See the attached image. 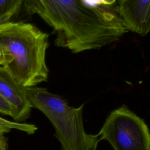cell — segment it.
<instances>
[{"instance_id":"4","label":"cell","mask_w":150,"mask_h":150,"mask_svg":"<svg viewBox=\"0 0 150 150\" xmlns=\"http://www.w3.org/2000/svg\"><path fill=\"white\" fill-rule=\"evenodd\" d=\"M97 135L114 150H150L147 125L125 105L110 112Z\"/></svg>"},{"instance_id":"9","label":"cell","mask_w":150,"mask_h":150,"mask_svg":"<svg viewBox=\"0 0 150 150\" xmlns=\"http://www.w3.org/2000/svg\"><path fill=\"white\" fill-rule=\"evenodd\" d=\"M11 130L9 128L0 127V150H8L7 138L4 134L9 132Z\"/></svg>"},{"instance_id":"6","label":"cell","mask_w":150,"mask_h":150,"mask_svg":"<svg viewBox=\"0 0 150 150\" xmlns=\"http://www.w3.org/2000/svg\"><path fill=\"white\" fill-rule=\"evenodd\" d=\"M116 8L129 31L141 36L150 33V0H126Z\"/></svg>"},{"instance_id":"12","label":"cell","mask_w":150,"mask_h":150,"mask_svg":"<svg viewBox=\"0 0 150 150\" xmlns=\"http://www.w3.org/2000/svg\"><path fill=\"white\" fill-rule=\"evenodd\" d=\"M125 1H126V0H118V3H121V2H122Z\"/></svg>"},{"instance_id":"5","label":"cell","mask_w":150,"mask_h":150,"mask_svg":"<svg viewBox=\"0 0 150 150\" xmlns=\"http://www.w3.org/2000/svg\"><path fill=\"white\" fill-rule=\"evenodd\" d=\"M0 95L11 105L12 117L17 122H23L30 115L32 106L26 88L19 84L3 67H0Z\"/></svg>"},{"instance_id":"7","label":"cell","mask_w":150,"mask_h":150,"mask_svg":"<svg viewBox=\"0 0 150 150\" xmlns=\"http://www.w3.org/2000/svg\"><path fill=\"white\" fill-rule=\"evenodd\" d=\"M23 0H0V24L10 21L16 15Z\"/></svg>"},{"instance_id":"10","label":"cell","mask_w":150,"mask_h":150,"mask_svg":"<svg viewBox=\"0 0 150 150\" xmlns=\"http://www.w3.org/2000/svg\"><path fill=\"white\" fill-rule=\"evenodd\" d=\"M10 62V59L7 55H6L2 47L0 46V67H5L8 64H9Z\"/></svg>"},{"instance_id":"8","label":"cell","mask_w":150,"mask_h":150,"mask_svg":"<svg viewBox=\"0 0 150 150\" xmlns=\"http://www.w3.org/2000/svg\"><path fill=\"white\" fill-rule=\"evenodd\" d=\"M0 112L9 115L12 117V108L11 105L0 95Z\"/></svg>"},{"instance_id":"3","label":"cell","mask_w":150,"mask_h":150,"mask_svg":"<svg viewBox=\"0 0 150 150\" xmlns=\"http://www.w3.org/2000/svg\"><path fill=\"white\" fill-rule=\"evenodd\" d=\"M26 93L32 107L42 112L53 124L63 150L97 149L99 137L87 134L84 128V104L77 108L71 107L61 96L46 88L29 87Z\"/></svg>"},{"instance_id":"1","label":"cell","mask_w":150,"mask_h":150,"mask_svg":"<svg viewBox=\"0 0 150 150\" xmlns=\"http://www.w3.org/2000/svg\"><path fill=\"white\" fill-rule=\"evenodd\" d=\"M28 13L37 15L53 28L55 45L73 53L99 49L129 30L111 6H90L83 0H23Z\"/></svg>"},{"instance_id":"11","label":"cell","mask_w":150,"mask_h":150,"mask_svg":"<svg viewBox=\"0 0 150 150\" xmlns=\"http://www.w3.org/2000/svg\"><path fill=\"white\" fill-rule=\"evenodd\" d=\"M103 5L111 6L117 0H100Z\"/></svg>"},{"instance_id":"2","label":"cell","mask_w":150,"mask_h":150,"mask_svg":"<svg viewBox=\"0 0 150 150\" xmlns=\"http://www.w3.org/2000/svg\"><path fill=\"white\" fill-rule=\"evenodd\" d=\"M0 46L11 60L4 67L24 88L47 81L49 35L34 25L9 21L0 24Z\"/></svg>"}]
</instances>
